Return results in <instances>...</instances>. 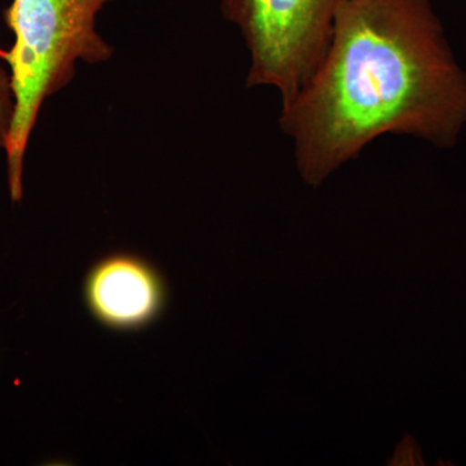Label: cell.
Returning a JSON list of instances; mask_svg holds the SVG:
<instances>
[{
  "label": "cell",
  "instance_id": "1",
  "mask_svg": "<svg viewBox=\"0 0 466 466\" xmlns=\"http://www.w3.org/2000/svg\"><path fill=\"white\" fill-rule=\"evenodd\" d=\"M465 125L466 73L431 0H346L323 58L280 116L315 187L380 135L451 148Z\"/></svg>",
  "mask_w": 466,
  "mask_h": 466
},
{
  "label": "cell",
  "instance_id": "2",
  "mask_svg": "<svg viewBox=\"0 0 466 466\" xmlns=\"http://www.w3.org/2000/svg\"><path fill=\"white\" fill-rule=\"evenodd\" d=\"M110 0H14L5 20L14 32L9 66L14 116L5 142L11 200L24 195V158L46 99L66 87L76 64H99L113 48L96 30V16Z\"/></svg>",
  "mask_w": 466,
  "mask_h": 466
},
{
  "label": "cell",
  "instance_id": "3",
  "mask_svg": "<svg viewBox=\"0 0 466 466\" xmlns=\"http://www.w3.org/2000/svg\"><path fill=\"white\" fill-rule=\"evenodd\" d=\"M346 0H222L240 29L251 66L247 85L278 88L289 103L323 58L334 17Z\"/></svg>",
  "mask_w": 466,
  "mask_h": 466
},
{
  "label": "cell",
  "instance_id": "4",
  "mask_svg": "<svg viewBox=\"0 0 466 466\" xmlns=\"http://www.w3.org/2000/svg\"><path fill=\"white\" fill-rule=\"evenodd\" d=\"M84 302L106 329L130 333L156 323L167 308V278L155 263L133 251H113L88 268Z\"/></svg>",
  "mask_w": 466,
  "mask_h": 466
},
{
  "label": "cell",
  "instance_id": "5",
  "mask_svg": "<svg viewBox=\"0 0 466 466\" xmlns=\"http://www.w3.org/2000/svg\"><path fill=\"white\" fill-rule=\"evenodd\" d=\"M14 94H12L11 76L0 66V148L5 149V142L14 116Z\"/></svg>",
  "mask_w": 466,
  "mask_h": 466
},
{
  "label": "cell",
  "instance_id": "6",
  "mask_svg": "<svg viewBox=\"0 0 466 466\" xmlns=\"http://www.w3.org/2000/svg\"><path fill=\"white\" fill-rule=\"evenodd\" d=\"M389 465H424L419 444L410 435H406L398 444L394 458L389 460Z\"/></svg>",
  "mask_w": 466,
  "mask_h": 466
}]
</instances>
